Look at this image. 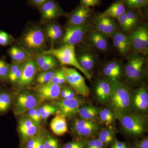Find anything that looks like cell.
<instances>
[{
	"label": "cell",
	"mask_w": 148,
	"mask_h": 148,
	"mask_svg": "<svg viewBox=\"0 0 148 148\" xmlns=\"http://www.w3.org/2000/svg\"><path fill=\"white\" fill-rule=\"evenodd\" d=\"M135 148H148V139L147 137L138 140L135 143Z\"/></svg>",
	"instance_id": "7dc6e473"
},
{
	"label": "cell",
	"mask_w": 148,
	"mask_h": 148,
	"mask_svg": "<svg viewBox=\"0 0 148 148\" xmlns=\"http://www.w3.org/2000/svg\"><path fill=\"white\" fill-rule=\"evenodd\" d=\"M57 65V62L56 60L55 57L51 61H49L48 63L44 65L41 68L38 70V72L46 71H50L56 67Z\"/></svg>",
	"instance_id": "b9f144b4"
},
{
	"label": "cell",
	"mask_w": 148,
	"mask_h": 148,
	"mask_svg": "<svg viewBox=\"0 0 148 148\" xmlns=\"http://www.w3.org/2000/svg\"><path fill=\"white\" fill-rule=\"evenodd\" d=\"M48 1L49 0H29V3L32 5L39 8L40 7Z\"/></svg>",
	"instance_id": "681fc988"
},
{
	"label": "cell",
	"mask_w": 148,
	"mask_h": 148,
	"mask_svg": "<svg viewBox=\"0 0 148 148\" xmlns=\"http://www.w3.org/2000/svg\"><path fill=\"white\" fill-rule=\"evenodd\" d=\"M51 103L56 108V114L69 119L75 118L78 114L80 107L85 104L84 100L78 97L72 99H60Z\"/></svg>",
	"instance_id": "8992f818"
},
{
	"label": "cell",
	"mask_w": 148,
	"mask_h": 148,
	"mask_svg": "<svg viewBox=\"0 0 148 148\" xmlns=\"http://www.w3.org/2000/svg\"><path fill=\"white\" fill-rule=\"evenodd\" d=\"M10 66V64H8L4 59H0V81L2 82L8 80Z\"/></svg>",
	"instance_id": "d6a6232c"
},
{
	"label": "cell",
	"mask_w": 148,
	"mask_h": 148,
	"mask_svg": "<svg viewBox=\"0 0 148 148\" xmlns=\"http://www.w3.org/2000/svg\"><path fill=\"white\" fill-rule=\"evenodd\" d=\"M23 64H22L18 71L10 79H8L12 84H17L21 78V74H22V69H23Z\"/></svg>",
	"instance_id": "7bdbcfd3"
},
{
	"label": "cell",
	"mask_w": 148,
	"mask_h": 148,
	"mask_svg": "<svg viewBox=\"0 0 148 148\" xmlns=\"http://www.w3.org/2000/svg\"><path fill=\"white\" fill-rule=\"evenodd\" d=\"M40 114L42 121H46L49 116L56 112V108L53 104L45 103L39 107Z\"/></svg>",
	"instance_id": "4dcf8cb0"
},
{
	"label": "cell",
	"mask_w": 148,
	"mask_h": 148,
	"mask_svg": "<svg viewBox=\"0 0 148 148\" xmlns=\"http://www.w3.org/2000/svg\"><path fill=\"white\" fill-rule=\"evenodd\" d=\"M104 145L98 139H91L86 143L85 148H103Z\"/></svg>",
	"instance_id": "60d3db41"
},
{
	"label": "cell",
	"mask_w": 148,
	"mask_h": 148,
	"mask_svg": "<svg viewBox=\"0 0 148 148\" xmlns=\"http://www.w3.org/2000/svg\"><path fill=\"white\" fill-rule=\"evenodd\" d=\"M54 58L53 56L48 54H44L39 56L37 57L36 61H35L38 68V69L41 68L44 65H45L49 61Z\"/></svg>",
	"instance_id": "8d00e7d4"
},
{
	"label": "cell",
	"mask_w": 148,
	"mask_h": 148,
	"mask_svg": "<svg viewBox=\"0 0 148 148\" xmlns=\"http://www.w3.org/2000/svg\"><path fill=\"white\" fill-rule=\"evenodd\" d=\"M22 64H12L10 66L8 80L14 75L21 67Z\"/></svg>",
	"instance_id": "ee69618b"
},
{
	"label": "cell",
	"mask_w": 148,
	"mask_h": 148,
	"mask_svg": "<svg viewBox=\"0 0 148 148\" xmlns=\"http://www.w3.org/2000/svg\"><path fill=\"white\" fill-rule=\"evenodd\" d=\"M42 53L52 56L57 58L63 66H74L83 73L88 79L91 81V75L82 69L79 63L74 45L64 44V45L58 48H51L44 51Z\"/></svg>",
	"instance_id": "5b68a950"
},
{
	"label": "cell",
	"mask_w": 148,
	"mask_h": 148,
	"mask_svg": "<svg viewBox=\"0 0 148 148\" xmlns=\"http://www.w3.org/2000/svg\"><path fill=\"white\" fill-rule=\"evenodd\" d=\"M86 145L84 140H75L65 144L62 148H85Z\"/></svg>",
	"instance_id": "74e56055"
},
{
	"label": "cell",
	"mask_w": 148,
	"mask_h": 148,
	"mask_svg": "<svg viewBox=\"0 0 148 148\" xmlns=\"http://www.w3.org/2000/svg\"><path fill=\"white\" fill-rule=\"evenodd\" d=\"M39 8L42 19L45 21L55 19L64 13L60 6L53 0H49Z\"/></svg>",
	"instance_id": "e0dca14e"
},
{
	"label": "cell",
	"mask_w": 148,
	"mask_h": 148,
	"mask_svg": "<svg viewBox=\"0 0 148 148\" xmlns=\"http://www.w3.org/2000/svg\"><path fill=\"white\" fill-rule=\"evenodd\" d=\"M125 11L126 9L124 3L119 1L112 4L108 8L98 16L117 19Z\"/></svg>",
	"instance_id": "7402d4cb"
},
{
	"label": "cell",
	"mask_w": 148,
	"mask_h": 148,
	"mask_svg": "<svg viewBox=\"0 0 148 148\" xmlns=\"http://www.w3.org/2000/svg\"><path fill=\"white\" fill-rule=\"evenodd\" d=\"M55 71L51 70L41 72L36 79L38 84H45L50 82L55 73Z\"/></svg>",
	"instance_id": "1f68e13d"
},
{
	"label": "cell",
	"mask_w": 148,
	"mask_h": 148,
	"mask_svg": "<svg viewBox=\"0 0 148 148\" xmlns=\"http://www.w3.org/2000/svg\"><path fill=\"white\" fill-rule=\"evenodd\" d=\"M82 5L89 7L98 5L101 2V0H80Z\"/></svg>",
	"instance_id": "bcb514c9"
},
{
	"label": "cell",
	"mask_w": 148,
	"mask_h": 148,
	"mask_svg": "<svg viewBox=\"0 0 148 148\" xmlns=\"http://www.w3.org/2000/svg\"><path fill=\"white\" fill-rule=\"evenodd\" d=\"M125 14L129 23L130 28L131 30L136 26L139 20V17L137 13L132 10L126 11Z\"/></svg>",
	"instance_id": "d590c367"
},
{
	"label": "cell",
	"mask_w": 148,
	"mask_h": 148,
	"mask_svg": "<svg viewBox=\"0 0 148 148\" xmlns=\"http://www.w3.org/2000/svg\"><path fill=\"white\" fill-rule=\"evenodd\" d=\"M112 41L114 46L123 56L129 53L131 45L128 36L118 31L112 37Z\"/></svg>",
	"instance_id": "ffe728a7"
},
{
	"label": "cell",
	"mask_w": 148,
	"mask_h": 148,
	"mask_svg": "<svg viewBox=\"0 0 148 148\" xmlns=\"http://www.w3.org/2000/svg\"><path fill=\"white\" fill-rule=\"evenodd\" d=\"M100 110L101 108L92 104H85L80 108L78 115L82 119H99L98 115Z\"/></svg>",
	"instance_id": "603a6c76"
},
{
	"label": "cell",
	"mask_w": 148,
	"mask_h": 148,
	"mask_svg": "<svg viewBox=\"0 0 148 148\" xmlns=\"http://www.w3.org/2000/svg\"><path fill=\"white\" fill-rule=\"evenodd\" d=\"M131 47L138 53L144 55L148 51V31L145 26L138 27L128 36Z\"/></svg>",
	"instance_id": "4fadbf2b"
},
{
	"label": "cell",
	"mask_w": 148,
	"mask_h": 148,
	"mask_svg": "<svg viewBox=\"0 0 148 148\" xmlns=\"http://www.w3.org/2000/svg\"><path fill=\"white\" fill-rule=\"evenodd\" d=\"M41 134H42V133H41ZM39 140H40V139H39ZM36 148H38V146H37V147H36Z\"/></svg>",
	"instance_id": "91938a15"
},
{
	"label": "cell",
	"mask_w": 148,
	"mask_h": 148,
	"mask_svg": "<svg viewBox=\"0 0 148 148\" xmlns=\"http://www.w3.org/2000/svg\"><path fill=\"white\" fill-rule=\"evenodd\" d=\"M148 0H124V5L130 9L140 8L146 4Z\"/></svg>",
	"instance_id": "e575fe53"
},
{
	"label": "cell",
	"mask_w": 148,
	"mask_h": 148,
	"mask_svg": "<svg viewBox=\"0 0 148 148\" xmlns=\"http://www.w3.org/2000/svg\"><path fill=\"white\" fill-rule=\"evenodd\" d=\"M90 14V10L88 7L82 5L80 6L70 14L69 25H80L86 24Z\"/></svg>",
	"instance_id": "d6986e66"
},
{
	"label": "cell",
	"mask_w": 148,
	"mask_h": 148,
	"mask_svg": "<svg viewBox=\"0 0 148 148\" xmlns=\"http://www.w3.org/2000/svg\"><path fill=\"white\" fill-rule=\"evenodd\" d=\"M91 28L86 24L80 25H69L66 28L63 37V42L64 44L75 45L82 40L87 32Z\"/></svg>",
	"instance_id": "5bb4252c"
},
{
	"label": "cell",
	"mask_w": 148,
	"mask_h": 148,
	"mask_svg": "<svg viewBox=\"0 0 148 148\" xmlns=\"http://www.w3.org/2000/svg\"><path fill=\"white\" fill-rule=\"evenodd\" d=\"M101 122L96 120L75 119L71 121L70 132L75 140H85L93 139L101 130Z\"/></svg>",
	"instance_id": "277c9868"
},
{
	"label": "cell",
	"mask_w": 148,
	"mask_h": 148,
	"mask_svg": "<svg viewBox=\"0 0 148 148\" xmlns=\"http://www.w3.org/2000/svg\"><path fill=\"white\" fill-rule=\"evenodd\" d=\"M37 72L38 68L34 61L29 60L24 62L21 78L16 84L17 87L23 88L29 86L33 82Z\"/></svg>",
	"instance_id": "2e32d148"
},
{
	"label": "cell",
	"mask_w": 148,
	"mask_h": 148,
	"mask_svg": "<svg viewBox=\"0 0 148 148\" xmlns=\"http://www.w3.org/2000/svg\"><path fill=\"white\" fill-rule=\"evenodd\" d=\"M77 59L82 69L88 73L92 70L95 66V59L90 53H82L80 55Z\"/></svg>",
	"instance_id": "4316f807"
},
{
	"label": "cell",
	"mask_w": 148,
	"mask_h": 148,
	"mask_svg": "<svg viewBox=\"0 0 148 148\" xmlns=\"http://www.w3.org/2000/svg\"><path fill=\"white\" fill-rule=\"evenodd\" d=\"M132 111L147 114L148 111V90L146 84H142L131 91Z\"/></svg>",
	"instance_id": "30bf717a"
},
{
	"label": "cell",
	"mask_w": 148,
	"mask_h": 148,
	"mask_svg": "<svg viewBox=\"0 0 148 148\" xmlns=\"http://www.w3.org/2000/svg\"><path fill=\"white\" fill-rule=\"evenodd\" d=\"M11 36L2 31H0V45L6 46L10 44L12 41Z\"/></svg>",
	"instance_id": "ab89813d"
},
{
	"label": "cell",
	"mask_w": 148,
	"mask_h": 148,
	"mask_svg": "<svg viewBox=\"0 0 148 148\" xmlns=\"http://www.w3.org/2000/svg\"><path fill=\"white\" fill-rule=\"evenodd\" d=\"M38 99L34 92L23 90L16 96L14 106V112L16 116L21 115L30 109L40 106Z\"/></svg>",
	"instance_id": "ba28073f"
},
{
	"label": "cell",
	"mask_w": 148,
	"mask_h": 148,
	"mask_svg": "<svg viewBox=\"0 0 148 148\" xmlns=\"http://www.w3.org/2000/svg\"><path fill=\"white\" fill-rule=\"evenodd\" d=\"M146 63L145 57L142 53H133L128 57L123 68V74L130 84L138 86L143 83L147 77Z\"/></svg>",
	"instance_id": "3957f363"
},
{
	"label": "cell",
	"mask_w": 148,
	"mask_h": 148,
	"mask_svg": "<svg viewBox=\"0 0 148 148\" xmlns=\"http://www.w3.org/2000/svg\"><path fill=\"white\" fill-rule=\"evenodd\" d=\"M63 32L62 30L53 33V34H50L47 35V36L52 41L54 42L61 38V37L63 36Z\"/></svg>",
	"instance_id": "c3c4849f"
},
{
	"label": "cell",
	"mask_w": 148,
	"mask_h": 148,
	"mask_svg": "<svg viewBox=\"0 0 148 148\" xmlns=\"http://www.w3.org/2000/svg\"><path fill=\"white\" fill-rule=\"evenodd\" d=\"M27 117L32 121L36 123V114H35V108L30 109L25 113Z\"/></svg>",
	"instance_id": "f907efd6"
},
{
	"label": "cell",
	"mask_w": 148,
	"mask_h": 148,
	"mask_svg": "<svg viewBox=\"0 0 148 148\" xmlns=\"http://www.w3.org/2000/svg\"><path fill=\"white\" fill-rule=\"evenodd\" d=\"M111 90V83L108 79L98 80L94 88L95 99L100 104H105L108 102Z\"/></svg>",
	"instance_id": "ac0fdd59"
},
{
	"label": "cell",
	"mask_w": 148,
	"mask_h": 148,
	"mask_svg": "<svg viewBox=\"0 0 148 148\" xmlns=\"http://www.w3.org/2000/svg\"><path fill=\"white\" fill-rule=\"evenodd\" d=\"M126 144L125 143L115 140L114 142L113 145L112 146V148H122Z\"/></svg>",
	"instance_id": "9f6ffc18"
},
{
	"label": "cell",
	"mask_w": 148,
	"mask_h": 148,
	"mask_svg": "<svg viewBox=\"0 0 148 148\" xmlns=\"http://www.w3.org/2000/svg\"><path fill=\"white\" fill-rule=\"evenodd\" d=\"M110 82L111 90L106 105L107 108L112 111L115 115L132 112L131 91L129 87L119 80H110Z\"/></svg>",
	"instance_id": "6da1fadb"
},
{
	"label": "cell",
	"mask_w": 148,
	"mask_h": 148,
	"mask_svg": "<svg viewBox=\"0 0 148 148\" xmlns=\"http://www.w3.org/2000/svg\"><path fill=\"white\" fill-rule=\"evenodd\" d=\"M89 38L93 45L99 50L106 51L108 47V43L106 40V37L96 31H94L90 33Z\"/></svg>",
	"instance_id": "cb8c5ba5"
},
{
	"label": "cell",
	"mask_w": 148,
	"mask_h": 148,
	"mask_svg": "<svg viewBox=\"0 0 148 148\" xmlns=\"http://www.w3.org/2000/svg\"><path fill=\"white\" fill-rule=\"evenodd\" d=\"M46 30L47 34V35H48L56 33V32L62 30V29H61V27L59 25L53 24L48 26L47 27Z\"/></svg>",
	"instance_id": "f6af8a7d"
},
{
	"label": "cell",
	"mask_w": 148,
	"mask_h": 148,
	"mask_svg": "<svg viewBox=\"0 0 148 148\" xmlns=\"http://www.w3.org/2000/svg\"><path fill=\"white\" fill-rule=\"evenodd\" d=\"M22 44L29 50L38 51L42 49L46 44V37L42 29L34 27L24 33L21 39Z\"/></svg>",
	"instance_id": "9c48e42d"
},
{
	"label": "cell",
	"mask_w": 148,
	"mask_h": 148,
	"mask_svg": "<svg viewBox=\"0 0 148 148\" xmlns=\"http://www.w3.org/2000/svg\"><path fill=\"white\" fill-rule=\"evenodd\" d=\"M42 130L41 126L29 119L25 115L18 119L17 131L20 143L29 138L38 136Z\"/></svg>",
	"instance_id": "7c38bea8"
},
{
	"label": "cell",
	"mask_w": 148,
	"mask_h": 148,
	"mask_svg": "<svg viewBox=\"0 0 148 148\" xmlns=\"http://www.w3.org/2000/svg\"><path fill=\"white\" fill-rule=\"evenodd\" d=\"M123 131L132 138H140L148 130V117L147 114L132 111L123 114H116Z\"/></svg>",
	"instance_id": "7a4b0ae2"
},
{
	"label": "cell",
	"mask_w": 148,
	"mask_h": 148,
	"mask_svg": "<svg viewBox=\"0 0 148 148\" xmlns=\"http://www.w3.org/2000/svg\"><path fill=\"white\" fill-rule=\"evenodd\" d=\"M117 19L119 21L121 28L123 31L125 32H128L131 30L130 28L129 23L127 21L125 12L121 14L117 18Z\"/></svg>",
	"instance_id": "f35d334b"
},
{
	"label": "cell",
	"mask_w": 148,
	"mask_h": 148,
	"mask_svg": "<svg viewBox=\"0 0 148 148\" xmlns=\"http://www.w3.org/2000/svg\"><path fill=\"white\" fill-rule=\"evenodd\" d=\"M9 53L13 64H22L29 60L24 51L16 47L11 48Z\"/></svg>",
	"instance_id": "f1b7e54d"
},
{
	"label": "cell",
	"mask_w": 148,
	"mask_h": 148,
	"mask_svg": "<svg viewBox=\"0 0 148 148\" xmlns=\"http://www.w3.org/2000/svg\"><path fill=\"white\" fill-rule=\"evenodd\" d=\"M122 148H127V146H126V145L124 147H123Z\"/></svg>",
	"instance_id": "680465c9"
},
{
	"label": "cell",
	"mask_w": 148,
	"mask_h": 148,
	"mask_svg": "<svg viewBox=\"0 0 148 148\" xmlns=\"http://www.w3.org/2000/svg\"><path fill=\"white\" fill-rule=\"evenodd\" d=\"M95 28L106 37H112L118 32L117 24L113 18L98 16L95 19Z\"/></svg>",
	"instance_id": "9a60e30c"
},
{
	"label": "cell",
	"mask_w": 148,
	"mask_h": 148,
	"mask_svg": "<svg viewBox=\"0 0 148 148\" xmlns=\"http://www.w3.org/2000/svg\"><path fill=\"white\" fill-rule=\"evenodd\" d=\"M42 132L38 136L29 138L27 140H24L23 142H21L20 143V148H36Z\"/></svg>",
	"instance_id": "836d02e7"
},
{
	"label": "cell",
	"mask_w": 148,
	"mask_h": 148,
	"mask_svg": "<svg viewBox=\"0 0 148 148\" xmlns=\"http://www.w3.org/2000/svg\"><path fill=\"white\" fill-rule=\"evenodd\" d=\"M66 82H66V78H65L64 73H63V72H62L61 70V73H60V76H59L58 85L62 86L63 85L65 84Z\"/></svg>",
	"instance_id": "6f0895ef"
},
{
	"label": "cell",
	"mask_w": 148,
	"mask_h": 148,
	"mask_svg": "<svg viewBox=\"0 0 148 148\" xmlns=\"http://www.w3.org/2000/svg\"><path fill=\"white\" fill-rule=\"evenodd\" d=\"M77 93L71 87H69V91L66 97L64 98V99H72L77 97L76 96Z\"/></svg>",
	"instance_id": "db71d44e"
},
{
	"label": "cell",
	"mask_w": 148,
	"mask_h": 148,
	"mask_svg": "<svg viewBox=\"0 0 148 148\" xmlns=\"http://www.w3.org/2000/svg\"><path fill=\"white\" fill-rule=\"evenodd\" d=\"M98 118L101 123L107 127H112V125L116 119L114 112L107 107L101 109Z\"/></svg>",
	"instance_id": "484cf974"
},
{
	"label": "cell",
	"mask_w": 148,
	"mask_h": 148,
	"mask_svg": "<svg viewBox=\"0 0 148 148\" xmlns=\"http://www.w3.org/2000/svg\"><path fill=\"white\" fill-rule=\"evenodd\" d=\"M61 70H58L55 71V73L53 75L52 79L49 83L54 84H58L59 82V76H60V73H61Z\"/></svg>",
	"instance_id": "816d5d0a"
},
{
	"label": "cell",
	"mask_w": 148,
	"mask_h": 148,
	"mask_svg": "<svg viewBox=\"0 0 148 148\" xmlns=\"http://www.w3.org/2000/svg\"><path fill=\"white\" fill-rule=\"evenodd\" d=\"M69 87H67V86L62 88L61 93H60V97H59L60 100L64 99V98L66 97L69 91Z\"/></svg>",
	"instance_id": "11a10c76"
},
{
	"label": "cell",
	"mask_w": 148,
	"mask_h": 148,
	"mask_svg": "<svg viewBox=\"0 0 148 148\" xmlns=\"http://www.w3.org/2000/svg\"><path fill=\"white\" fill-rule=\"evenodd\" d=\"M98 136V139L103 143L104 145H109L115 141V131L112 127H107L101 129Z\"/></svg>",
	"instance_id": "d4e9b609"
},
{
	"label": "cell",
	"mask_w": 148,
	"mask_h": 148,
	"mask_svg": "<svg viewBox=\"0 0 148 148\" xmlns=\"http://www.w3.org/2000/svg\"><path fill=\"white\" fill-rule=\"evenodd\" d=\"M42 141L45 148H62L58 139L45 130L43 132Z\"/></svg>",
	"instance_id": "f546056e"
},
{
	"label": "cell",
	"mask_w": 148,
	"mask_h": 148,
	"mask_svg": "<svg viewBox=\"0 0 148 148\" xmlns=\"http://www.w3.org/2000/svg\"><path fill=\"white\" fill-rule=\"evenodd\" d=\"M39 107V106L35 108V114H36V123L40 126L42 123V121L41 117Z\"/></svg>",
	"instance_id": "f5cc1de1"
},
{
	"label": "cell",
	"mask_w": 148,
	"mask_h": 148,
	"mask_svg": "<svg viewBox=\"0 0 148 148\" xmlns=\"http://www.w3.org/2000/svg\"><path fill=\"white\" fill-rule=\"evenodd\" d=\"M61 70L66 82L77 94L84 97L90 95V89L86 83L84 78L76 69L63 66Z\"/></svg>",
	"instance_id": "52a82bcc"
},
{
	"label": "cell",
	"mask_w": 148,
	"mask_h": 148,
	"mask_svg": "<svg viewBox=\"0 0 148 148\" xmlns=\"http://www.w3.org/2000/svg\"><path fill=\"white\" fill-rule=\"evenodd\" d=\"M52 132L57 136H62L69 131L67 119L62 116L56 115L50 124Z\"/></svg>",
	"instance_id": "44dd1931"
},
{
	"label": "cell",
	"mask_w": 148,
	"mask_h": 148,
	"mask_svg": "<svg viewBox=\"0 0 148 148\" xmlns=\"http://www.w3.org/2000/svg\"><path fill=\"white\" fill-rule=\"evenodd\" d=\"M62 88V86L49 83L37 85L33 89L40 106L46 101L53 102L59 98Z\"/></svg>",
	"instance_id": "8fae6325"
},
{
	"label": "cell",
	"mask_w": 148,
	"mask_h": 148,
	"mask_svg": "<svg viewBox=\"0 0 148 148\" xmlns=\"http://www.w3.org/2000/svg\"><path fill=\"white\" fill-rule=\"evenodd\" d=\"M12 103V96L10 92L5 90L0 91V114L7 112Z\"/></svg>",
	"instance_id": "83f0119b"
}]
</instances>
